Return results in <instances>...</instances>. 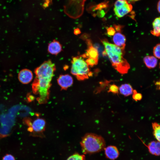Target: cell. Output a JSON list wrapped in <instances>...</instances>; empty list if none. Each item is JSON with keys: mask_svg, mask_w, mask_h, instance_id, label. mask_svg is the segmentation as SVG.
<instances>
[{"mask_svg": "<svg viewBox=\"0 0 160 160\" xmlns=\"http://www.w3.org/2000/svg\"><path fill=\"white\" fill-rule=\"evenodd\" d=\"M56 70L55 64L50 60L46 61L35 71L36 78L32 85L33 93L38 97L39 104H44L48 100L51 81Z\"/></svg>", "mask_w": 160, "mask_h": 160, "instance_id": "obj_1", "label": "cell"}, {"mask_svg": "<svg viewBox=\"0 0 160 160\" xmlns=\"http://www.w3.org/2000/svg\"><path fill=\"white\" fill-rule=\"evenodd\" d=\"M102 42L105 47L103 54L108 56L113 68L121 74L127 73L130 65L123 57L124 50L105 40H102Z\"/></svg>", "mask_w": 160, "mask_h": 160, "instance_id": "obj_2", "label": "cell"}, {"mask_svg": "<svg viewBox=\"0 0 160 160\" xmlns=\"http://www.w3.org/2000/svg\"><path fill=\"white\" fill-rule=\"evenodd\" d=\"M81 150L84 154H92L103 150L105 142L101 136L92 133L85 134L80 142Z\"/></svg>", "mask_w": 160, "mask_h": 160, "instance_id": "obj_3", "label": "cell"}, {"mask_svg": "<svg viewBox=\"0 0 160 160\" xmlns=\"http://www.w3.org/2000/svg\"><path fill=\"white\" fill-rule=\"evenodd\" d=\"M84 59L80 56L73 57L71 60V73L79 80L87 79L92 75Z\"/></svg>", "mask_w": 160, "mask_h": 160, "instance_id": "obj_4", "label": "cell"}, {"mask_svg": "<svg viewBox=\"0 0 160 160\" xmlns=\"http://www.w3.org/2000/svg\"><path fill=\"white\" fill-rule=\"evenodd\" d=\"M132 6L126 0H117L115 3L114 11L116 15L121 17L130 12Z\"/></svg>", "mask_w": 160, "mask_h": 160, "instance_id": "obj_5", "label": "cell"}, {"mask_svg": "<svg viewBox=\"0 0 160 160\" xmlns=\"http://www.w3.org/2000/svg\"><path fill=\"white\" fill-rule=\"evenodd\" d=\"M57 81L62 89H66L72 85L73 80L72 77L69 74L62 75L58 78Z\"/></svg>", "mask_w": 160, "mask_h": 160, "instance_id": "obj_6", "label": "cell"}, {"mask_svg": "<svg viewBox=\"0 0 160 160\" xmlns=\"http://www.w3.org/2000/svg\"><path fill=\"white\" fill-rule=\"evenodd\" d=\"M88 48L86 52L81 55L84 58H91L98 59V52L97 49L92 45L91 40L88 39L87 40Z\"/></svg>", "mask_w": 160, "mask_h": 160, "instance_id": "obj_7", "label": "cell"}, {"mask_svg": "<svg viewBox=\"0 0 160 160\" xmlns=\"http://www.w3.org/2000/svg\"><path fill=\"white\" fill-rule=\"evenodd\" d=\"M46 126L45 121L41 118H38L33 122L31 125V131L36 134H42Z\"/></svg>", "mask_w": 160, "mask_h": 160, "instance_id": "obj_8", "label": "cell"}, {"mask_svg": "<svg viewBox=\"0 0 160 160\" xmlns=\"http://www.w3.org/2000/svg\"><path fill=\"white\" fill-rule=\"evenodd\" d=\"M33 78L32 72L30 70L24 69L21 70L18 75V78L20 82L26 84L31 81Z\"/></svg>", "mask_w": 160, "mask_h": 160, "instance_id": "obj_9", "label": "cell"}, {"mask_svg": "<svg viewBox=\"0 0 160 160\" xmlns=\"http://www.w3.org/2000/svg\"><path fill=\"white\" fill-rule=\"evenodd\" d=\"M106 157L110 159L114 160L117 158L119 153L117 148L115 146L109 145L105 147L104 149Z\"/></svg>", "mask_w": 160, "mask_h": 160, "instance_id": "obj_10", "label": "cell"}, {"mask_svg": "<svg viewBox=\"0 0 160 160\" xmlns=\"http://www.w3.org/2000/svg\"><path fill=\"white\" fill-rule=\"evenodd\" d=\"M113 41L115 45L124 50L126 39L124 35L120 32L115 33L113 35Z\"/></svg>", "mask_w": 160, "mask_h": 160, "instance_id": "obj_11", "label": "cell"}, {"mask_svg": "<svg viewBox=\"0 0 160 160\" xmlns=\"http://www.w3.org/2000/svg\"><path fill=\"white\" fill-rule=\"evenodd\" d=\"M62 50V46L57 41L54 40L50 43L48 47V51L49 53L53 55H57Z\"/></svg>", "mask_w": 160, "mask_h": 160, "instance_id": "obj_12", "label": "cell"}, {"mask_svg": "<svg viewBox=\"0 0 160 160\" xmlns=\"http://www.w3.org/2000/svg\"><path fill=\"white\" fill-rule=\"evenodd\" d=\"M149 153L152 155L159 156L160 153V143L158 141H153L146 146Z\"/></svg>", "mask_w": 160, "mask_h": 160, "instance_id": "obj_13", "label": "cell"}, {"mask_svg": "<svg viewBox=\"0 0 160 160\" xmlns=\"http://www.w3.org/2000/svg\"><path fill=\"white\" fill-rule=\"evenodd\" d=\"M144 62L147 67L149 68H155L157 64V59L152 56H147L143 58Z\"/></svg>", "mask_w": 160, "mask_h": 160, "instance_id": "obj_14", "label": "cell"}, {"mask_svg": "<svg viewBox=\"0 0 160 160\" xmlns=\"http://www.w3.org/2000/svg\"><path fill=\"white\" fill-rule=\"evenodd\" d=\"M133 90L132 86L128 84H122L119 88L120 94L125 96H128L132 94Z\"/></svg>", "mask_w": 160, "mask_h": 160, "instance_id": "obj_15", "label": "cell"}, {"mask_svg": "<svg viewBox=\"0 0 160 160\" xmlns=\"http://www.w3.org/2000/svg\"><path fill=\"white\" fill-rule=\"evenodd\" d=\"M153 29L151 31V33L153 35L159 37L160 33V17H157L153 22Z\"/></svg>", "mask_w": 160, "mask_h": 160, "instance_id": "obj_16", "label": "cell"}, {"mask_svg": "<svg viewBox=\"0 0 160 160\" xmlns=\"http://www.w3.org/2000/svg\"><path fill=\"white\" fill-rule=\"evenodd\" d=\"M152 127L154 136L157 141L160 142V126L159 124L156 122L152 123Z\"/></svg>", "mask_w": 160, "mask_h": 160, "instance_id": "obj_17", "label": "cell"}, {"mask_svg": "<svg viewBox=\"0 0 160 160\" xmlns=\"http://www.w3.org/2000/svg\"><path fill=\"white\" fill-rule=\"evenodd\" d=\"M66 160H86L85 155L75 153L70 156Z\"/></svg>", "mask_w": 160, "mask_h": 160, "instance_id": "obj_18", "label": "cell"}, {"mask_svg": "<svg viewBox=\"0 0 160 160\" xmlns=\"http://www.w3.org/2000/svg\"><path fill=\"white\" fill-rule=\"evenodd\" d=\"M98 60V59L87 58L85 60V61L89 66L93 67L94 66L96 65L97 64Z\"/></svg>", "mask_w": 160, "mask_h": 160, "instance_id": "obj_19", "label": "cell"}, {"mask_svg": "<svg viewBox=\"0 0 160 160\" xmlns=\"http://www.w3.org/2000/svg\"><path fill=\"white\" fill-rule=\"evenodd\" d=\"M132 97L135 101H140L142 98V95L141 93L137 92V91L135 89L133 90Z\"/></svg>", "mask_w": 160, "mask_h": 160, "instance_id": "obj_20", "label": "cell"}, {"mask_svg": "<svg viewBox=\"0 0 160 160\" xmlns=\"http://www.w3.org/2000/svg\"><path fill=\"white\" fill-rule=\"evenodd\" d=\"M160 45L159 43L157 44L153 49V52L154 55L156 57L160 59Z\"/></svg>", "mask_w": 160, "mask_h": 160, "instance_id": "obj_21", "label": "cell"}, {"mask_svg": "<svg viewBox=\"0 0 160 160\" xmlns=\"http://www.w3.org/2000/svg\"><path fill=\"white\" fill-rule=\"evenodd\" d=\"M119 88L114 84L110 85L109 87L108 92H111L113 94H117L119 93Z\"/></svg>", "mask_w": 160, "mask_h": 160, "instance_id": "obj_22", "label": "cell"}, {"mask_svg": "<svg viewBox=\"0 0 160 160\" xmlns=\"http://www.w3.org/2000/svg\"><path fill=\"white\" fill-rule=\"evenodd\" d=\"M2 160H15V159L13 155L11 154H8L4 156Z\"/></svg>", "mask_w": 160, "mask_h": 160, "instance_id": "obj_23", "label": "cell"}, {"mask_svg": "<svg viewBox=\"0 0 160 160\" xmlns=\"http://www.w3.org/2000/svg\"><path fill=\"white\" fill-rule=\"evenodd\" d=\"M107 32L108 35L113 36L115 33L116 31L113 28L110 27L107 29Z\"/></svg>", "mask_w": 160, "mask_h": 160, "instance_id": "obj_24", "label": "cell"}, {"mask_svg": "<svg viewBox=\"0 0 160 160\" xmlns=\"http://www.w3.org/2000/svg\"><path fill=\"white\" fill-rule=\"evenodd\" d=\"M122 26L120 25H115L114 28L115 30L118 31V32H120L122 28Z\"/></svg>", "mask_w": 160, "mask_h": 160, "instance_id": "obj_25", "label": "cell"}, {"mask_svg": "<svg viewBox=\"0 0 160 160\" xmlns=\"http://www.w3.org/2000/svg\"><path fill=\"white\" fill-rule=\"evenodd\" d=\"M74 33L75 35H78L81 33V31L79 29L76 28L74 30Z\"/></svg>", "mask_w": 160, "mask_h": 160, "instance_id": "obj_26", "label": "cell"}, {"mask_svg": "<svg viewBox=\"0 0 160 160\" xmlns=\"http://www.w3.org/2000/svg\"><path fill=\"white\" fill-rule=\"evenodd\" d=\"M160 1H159L158 3L157 4V8L158 11L159 12V13H160Z\"/></svg>", "mask_w": 160, "mask_h": 160, "instance_id": "obj_27", "label": "cell"}, {"mask_svg": "<svg viewBox=\"0 0 160 160\" xmlns=\"http://www.w3.org/2000/svg\"><path fill=\"white\" fill-rule=\"evenodd\" d=\"M127 0L129 3L130 2H134L137 1L139 0Z\"/></svg>", "mask_w": 160, "mask_h": 160, "instance_id": "obj_28", "label": "cell"}]
</instances>
